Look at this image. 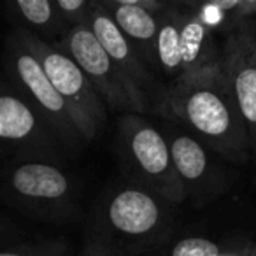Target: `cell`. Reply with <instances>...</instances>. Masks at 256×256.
<instances>
[{
    "instance_id": "2e32d148",
    "label": "cell",
    "mask_w": 256,
    "mask_h": 256,
    "mask_svg": "<svg viewBox=\"0 0 256 256\" xmlns=\"http://www.w3.org/2000/svg\"><path fill=\"white\" fill-rule=\"evenodd\" d=\"M184 16L182 2H174L160 16L156 42H154V70L167 81V88L182 78L181 64V23Z\"/></svg>"
},
{
    "instance_id": "3957f363",
    "label": "cell",
    "mask_w": 256,
    "mask_h": 256,
    "mask_svg": "<svg viewBox=\"0 0 256 256\" xmlns=\"http://www.w3.org/2000/svg\"><path fill=\"white\" fill-rule=\"evenodd\" d=\"M0 195L9 206L42 221H74L79 218V182L60 156L9 158L0 172Z\"/></svg>"
},
{
    "instance_id": "ac0fdd59",
    "label": "cell",
    "mask_w": 256,
    "mask_h": 256,
    "mask_svg": "<svg viewBox=\"0 0 256 256\" xmlns=\"http://www.w3.org/2000/svg\"><path fill=\"white\" fill-rule=\"evenodd\" d=\"M93 0H54L58 18L65 32L88 22Z\"/></svg>"
},
{
    "instance_id": "52a82bcc",
    "label": "cell",
    "mask_w": 256,
    "mask_h": 256,
    "mask_svg": "<svg viewBox=\"0 0 256 256\" xmlns=\"http://www.w3.org/2000/svg\"><path fill=\"white\" fill-rule=\"evenodd\" d=\"M81 67L96 95L106 106L107 112L120 114H151L148 102L132 88L123 72L118 68L112 58L106 53L102 44L93 36L88 23L70 28L56 42Z\"/></svg>"
},
{
    "instance_id": "44dd1931",
    "label": "cell",
    "mask_w": 256,
    "mask_h": 256,
    "mask_svg": "<svg viewBox=\"0 0 256 256\" xmlns=\"http://www.w3.org/2000/svg\"><path fill=\"white\" fill-rule=\"evenodd\" d=\"M4 240V226H2V224H0V242Z\"/></svg>"
},
{
    "instance_id": "9c48e42d",
    "label": "cell",
    "mask_w": 256,
    "mask_h": 256,
    "mask_svg": "<svg viewBox=\"0 0 256 256\" xmlns=\"http://www.w3.org/2000/svg\"><path fill=\"white\" fill-rule=\"evenodd\" d=\"M0 148L12 156L64 158L62 142L39 110L9 79L0 81Z\"/></svg>"
},
{
    "instance_id": "6da1fadb",
    "label": "cell",
    "mask_w": 256,
    "mask_h": 256,
    "mask_svg": "<svg viewBox=\"0 0 256 256\" xmlns=\"http://www.w3.org/2000/svg\"><path fill=\"white\" fill-rule=\"evenodd\" d=\"M156 116L178 123L230 164L252 162L248 130L220 65L168 86Z\"/></svg>"
},
{
    "instance_id": "ffe728a7",
    "label": "cell",
    "mask_w": 256,
    "mask_h": 256,
    "mask_svg": "<svg viewBox=\"0 0 256 256\" xmlns=\"http://www.w3.org/2000/svg\"><path fill=\"white\" fill-rule=\"evenodd\" d=\"M249 256H256V242H254V244H252L251 251H249Z\"/></svg>"
},
{
    "instance_id": "9a60e30c",
    "label": "cell",
    "mask_w": 256,
    "mask_h": 256,
    "mask_svg": "<svg viewBox=\"0 0 256 256\" xmlns=\"http://www.w3.org/2000/svg\"><path fill=\"white\" fill-rule=\"evenodd\" d=\"M190 16L198 20L206 28L224 39L246 25L256 22V0H209V2H182Z\"/></svg>"
},
{
    "instance_id": "5bb4252c",
    "label": "cell",
    "mask_w": 256,
    "mask_h": 256,
    "mask_svg": "<svg viewBox=\"0 0 256 256\" xmlns=\"http://www.w3.org/2000/svg\"><path fill=\"white\" fill-rule=\"evenodd\" d=\"M184 6V4H182ZM221 62V39L190 16L184 8L181 23V64L182 78L206 68L218 67Z\"/></svg>"
},
{
    "instance_id": "30bf717a",
    "label": "cell",
    "mask_w": 256,
    "mask_h": 256,
    "mask_svg": "<svg viewBox=\"0 0 256 256\" xmlns=\"http://www.w3.org/2000/svg\"><path fill=\"white\" fill-rule=\"evenodd\" d=\"M220 67L249 136L256 162V22H248L221 39Z\"/></svg>"
},
{
    "instance_id": "277c9868",
    "label": "cell",
    "mask_w": 256,
    "mask_h": 256,
    "mask_svg": "<svg viewBox=\"0 0 256 256\" xmlns=\"http://www.w3.org/2000/svg\"><path fill=\"white\" fill-rule=\"evenodd\" d=\"M116 151L128 182L140 186L172 206L186 202L170 148L158 123L142 114H121Z\"/></svg>"
},
{
    "instance_id": "7402d4cb",
    "label": "cell",
    "mask_w": 256,
    "mask_h": 256,
    "mask_svg": "<svg viewBox=\"0 0 256 256\" xmlns=\"http://www.w3.org/2000/svg\"><path fill=\"white\" fill-rule=\"evenodd\" d=\"M146 256H160L158 252H153V254H146Z\"/></svg>"
},
{
    "instance_id": "d6986e66",
    "label": "cell",
    "mask_w": 256,
    "mask_h": 256,
    "mask_svg": "<svg viewBox=\"0 0 256 256\" xmlns=\"http://www.w3.org/2000/svg\"><path fill=\"white\" fill-rule=\"evenodd\" d=\"M0 256H70V249L62 240H44L2 249Z\"/></svg>"
},
{
    "instance_id": "4fadbf2b",
    "label": "cell",
    "mask_w": 256,
    "mask_h": 256,
    "mask_svg": "<svg viewBox=\"0 0 256 256\" xmlns=\"http://www.w3.org/2000/svg\"><path fill=\"white\" fill-rule=\"evenodd\" d=\"M6 16L14 32H25L44 42L56 44L65 36L54 0H9Z\"/></svg>"
},
{
    "instance_id": "e0dca14e",
    "label": "cell",
    "mask_w": 256,
    "mask_h": 256,
    "mask_svg": "<svg viewBox=\"0 0 256 256\" xmlns=\"http://www.w3.org/2000/svg\"><path fill=\"white\" fill-rule=\"evenodd\" d=\"M254 240L249 237L214 238L207 235H184L168 240L158 251L160 256H249Z\"/></svg>"
},
{
    "instance_id": "7a4b0ae2",
    "label": "cell",
    "mask_w": 256,
    "mask_h": 256,
    "mask_svg": "<svg viewBox=\"0 0 256 256\" xmlns=\"http://www.w3.org/2000/svg\"><path fill=\"white\" fill-rule=\"evenodd\" d=\"M176 206L132 182L110 186L96 202L82 256H146L172 237Z\"/></svg>"
},
{
    "instance_id": "5b68a950",
    "label": "cell",
    "mask_w": 256,
    "mask_h": 256,
    "mask_svg": "<svg viewBox=\"0 0 256 256\" xmlns=\"http://www.w3.org/2000/svg\"><path fill=\"white\" fill-rule=\"evenodd\" d=\"M14 34L42 65L48 79L70 110L74 126L84 146L95 140L107 124V109L81 67L56 44L44 42L25 32Z\"/></svg>"
},
{
    "instance_id": "8992f818",
    "label": "cell",
    "mask_w": 256,
    "mask_h": 256,
    "mask_svg": "<svg viewBox=\"0 0 256 256\" xmlns=\"http://www.w3.org/2000/svg\"><path fill=\"white\" fill-rule=\"evenodd\" d=\"M158 126L170 148L176 174L190 206L200 209L230 192L235 182V172L226 167L230 162L212 153L178 123L162 120Z\"/></svg>"
},
{
    "instance_id": "8fae6325",
    "label": "cell",
    "mask_w": 256,
    "mask_h": 256,
    "mask_svg": "<svg viewBox=\"0 0 256 256\" xmlns=\"http://www.w3.org/2000/svg\"><path fill=\"white\" fill-rule=\"evenodd\" d=\"M86 23L92 28L96 40L102 44L106 53L112 58L118 68L132 84V88L148 102V106L151 107V114H156L158 107L167 93V86L144 64L132 44L124 39L110 14L102 8L100 0H93L92 11H90Z\"/></svg>"
},
{
    "instance_id": "7c38bea8",
    "label": "cell",
    "mask_w": 256,
    "mask_h": 256,
    "mask_svg": "<svg viewBox=\"0 0 256 256\" xmlns=\"http://www.w3.org/2000/svg\"><path fill=\"white\" fill-rule=\"evenodd\" d=\"M100 4L110 14L120 32L132 44L144 64L156 74L154 70V42H156L158 26H160V16L132 8L124 0H100Z\"/></svg>"
},
{
    "instance_id": "ba28073f",
    "label": "cell",
    "mask_w": 256,
    "mask_h": 256,
    "mask_svg": "<svg viewBox=\"0 0 256 256\" xmlns=\"http://www.w3.org/2000/svg\"><path fill=\"white\" fill-rule=\"evenodd\" d=\"M4 67L8 79L39 110V114L46 120L51 130L56 134L64 150L67 153L81 150L84 142L76 130L70 110L67 109L62 96L48 79L36 54L20 40L14 32L9 34L8 42H6Z\"/></svg>"
}]
</instances>
